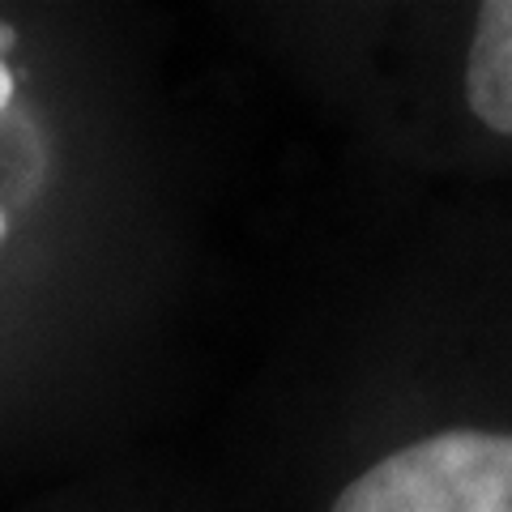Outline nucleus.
Instances as JSON below:
<instances>
[{"instance_id": "f257e3e1", "label": "nucleus", "mask_w": 512, "mask_h": 512, "mask_svg": "<svg viewBox=\"0 0 512 512\" xmlns=\"http://www.w3.org/2000/svg\"><path fill=\"white\" fill-rule=\"evenodd\" d=\"M333 512H512V431L453 427L380 457Z\"/></svg>"}, {"instance_id": "f03ea898", "label": "nucleus", "mask_w": 512, "mask_h": 512, "mask_svg": "<svg viewBox=\"0 0 512 512\" xmlns=\"http://www.w3.org/2000/svg\"><path fill=\"white\" fill-rule=\"evenodd\" d=\"M466 99L491 133L512 137V0H491L478 9L466 60Z\"/></svg>"}, {"instance_id": "7ed1b4c3", "label": "nucleus", "mask_w": 512, "mask_h": 512, "mask_svg": "<svg viewBox=\"0 0 512 512\" xmlns=\"http://www.w3.org/2000/svg\"><path fill=\"white\" fill-rule=\"evenodd\" d=\"M13 99V73H9V64L0 60V107H9Z\"/></svg>"}, {"instance_id": "20e7f679", "label": "nucleus", "mask_w": 512, "mask_h": 512, "mask_svg": "<svg viewBox=\"0 0 512 512\" xmlns=\"http://www.w3.org/2000/svg\"><path fill=\"white\" fill-rule=\"evenodd\" d=\"M5 231H9V218H5V210H0V239H5Z\"/></svg>"}]
</instances>
